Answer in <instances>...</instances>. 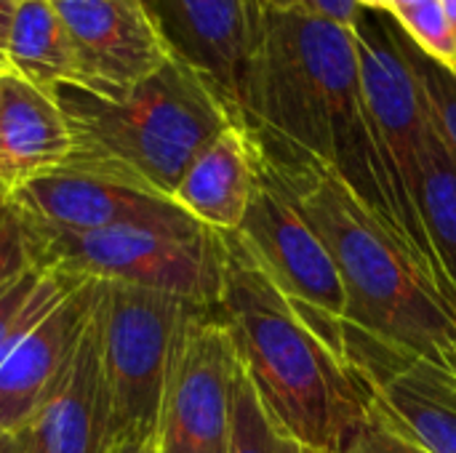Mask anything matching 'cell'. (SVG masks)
Masks as SVG:
<instances>
[{
  "label": "cell",
  "instance_id": "cell-1",
  "mask_svg": "<svg viewBox=\"0 0 456 453\" xmlns=\"http://www.w3.org/2000/svg\"><path fill=\"white\" fill-rule=\"evenodd\" d=\"M240 123L259 144L265 166L334 168L401 235L350 27L289 8H265L246 72Z\"/></svg>",
  "mask_w": 456,
  "mask_h": 453
},
{
  "label": "cell",
  "instance_id": "cell-2",
  "mask_svg": "<svg viewBox=\"0 0 456 453\" xmlns=\"http://www.w3.org/2000/svg\"><path fill=\"white\" fill-rule=\"evenodd\" d=\"M216 304L246 376L267 411L305 446L337 453L371 411V387L291 304L238 232Z\"/></svg>",
  "mask_w": 456,
  "mask_h": 453
},
{
  "label": "cell",
  "instance_id": "cell-3",
  "mask_svg": "<svg viewBox=\"0 0 456 453\" xmlns=\"http://www.w3.org/2000/svg\"><path fill=\"white\" fill-rule=\"evenodd\" d=\"M270 171L339 264L350 315L345 334L422 358L456 376V304L409 243L334 168Z\"/></svg>",
  "mask_w": 456,
  "mask_h": 453
},
{
  "label": "cell",
  "instance_id": "cell-4",
  "mask_svg": "<svg viewBox=\"0 0 456 453\" xmlns=\"http://www.w3.org/2000/svg\"><path fill=\"white\" fill-rule=\"evenodd\" d=\"M51 93L72 139L64 166L168 198L195 158L227 125L240 123L216 85L176 56L115 96L72 83Z\"/></svg>",
  "mask_w": 456,
  "mask_h": 453
},
{
  "label": "cell",
  "instance_id": "cell-5",
  "mask_svg": "<svg viewBox=\"0 0 456 453\" xmlns=\"http://www.w3.org/2000/svg\"><path fill=\"white\" fill-rule=\"evenodd\" d=\"M27 224L35 262L43 270H59L96 283L163 291L200 307L219 304L227 240L224 232L206 224L192 230H56L29 219Z\"/></svg>",
  "mask_w": 456,
  "mask_h": 453
},
{
  "label": "cell",
  "instance_id": "cell-6",
  "mask_svg": "<svg viewBox=\"0 0 456 453\" xmlns=\"http://www.w3.org/2000/svg\"><path fill=\"white\" fill-rule=\"evenodd\" d=\"M200 304L182 296L102 283L96 302L110 446L158 441L160 406L184 326Z\"/></svg>",
  "mask_w": 456,
  "mask_h": 453
},
{
  "label": "cell",
  "instance_id": "cell-7",
  "mask_svg": "<svg viewBox=\"0 0 456 453\" xmlns=\"http://www.w3.org/2000/svg\"><path fill=\"white\" fill-rule=\"evenodd\" d=\"M353 37L358 48L366 112L390 182L395 224L411 251L425 262V267L436 275L438 286L456 304L454 286L441 272L417 211L419 155L430 131V107L422 83L401 45L390 13L366 8L358 24L353 27Z\"/></svg>",
  "mask_w": 456,
  "mask_h": 453
},
{
  "label": "cell",
  "instance_id": "cell-8",
  "mask_svg": "<svg viewBox=\"0 0 456 453\" xmlns=\"http://www.w3.org/2000/svg\"><path fill=\"white\" fill-rule=\"evenodd\" d=\"M238 235L291 304L350 360L345 344L350 315L339 264L265 160L251 208Z\"/></svg>",
  "mask_w": 456,
  "mask_h": 453
},
{
  "label": "cell",
  "instance_id": "cell-9",
  "mask_svg": "<svg viewBox=\"0 0 456 453\" xmlns=\"http://www.w3.org/2000/svg\"><path fill=\"white\" fill-rule=\"evenodd\" d=\"M240 374L243 363L216 307L192 315L166 382L158 422L160 453H230Z\"/></svg>",
  "mask_w": 456,
  "mask_h": 453
},
{
  "label": "cell",
  "instance_id": "cell-10",
  "mask_svg": "<svg viewBox=\"0 0 456 453\" xmlns=\"http://www.w3.org/2000/svg\"><path fill=\"white\" fill-rule=\"evenodd\" d=\"M8 203L29 222L56 230H110V227H200L174 198L136 184L59 166L19 187Z\"/></svg>",
  "mask_w": 456,
  "mask_h": 453
},
{
  "label": "cell",
  "instance_id": "cell-11",
  "mask_svg": "<svg viewBox=\"0 0 456 453\" xmlns=\"http://www.w3.org/2000/svg\"><path fill=\"white\" fill-rule=\"evenodd\" d=\"M75 45L77 83L115 96L174 59L142 0H53Z\"/></svg>",
  "mask_w": 456,
  "mask_h": 453
},
{
  "label": "cell",
  "instance_id": "cell-12",
  "mask_svg": "<svg viewBox=\"0 0 456 453\" xmlns=\"http://www.w3.org/2000/svg\"><path fill=\"white\" fill-rule=\"evenodd\" d=\"M171 53L198 69L240 120L262 11L254 0H142Z\"/></svg>",
  "mask_w": 456,
  "mask_h": 453
},
{
  "label": "cell",
  "instance_id": "cell-13",
  "mask_svg": "<svg viewBox=\"0 0 456 453\" xmlns=\"http://www.w3.org/2000/svg\"><path fill=\"white\" fill-rule=\"evenodd\" d=\"M347 355L371 387V403L430 453H456V376L449 371L345 334Z\"/></svg>",
  "mask_w": 456,
  "mask_h": 453
},
{
  "label": "cell",
  "instance_id": "cell-14",
  "mask_svg": "<svg viewBox=\"0 0 456 453\" xmlns=\"http://www.w3.org/2000/svg\"><path fill=\"white\" fill-rule=\"evenodd\" d=\"M13 438L24 453H107L110 406L96 312L72 360Z\"/></svg>",
  "mask_w": 456,
  "mask_h": 453
},
{
  "label": "cell",
  "instance_id": "cell-15",
  "mask_svg": "<svg viewBox=\"0 0 456 453\" xmlns=\"http://www.w3.org/2000/svg\"><path fill=\"white\" fill-rule=\"evenodd\" d=\"M102 283H80L56 304L0 366V438L16 435L51 392L94 320Z\"/></svg>",
  "mask_w": 456,
  "mask_h": 453
},
{
  "label": "cell",
  "instance_id": "cell-16",
  "mask_svg": "<svg viewBox=\"0 0 456 453\" xmlns=\"http://www.w3.org/2000/svg\"><path fill=\"white\" fill-rule=\"evenodd\" d=\"M72 139L53 93L16 72L0 75V198L67 163Z\"/></svg>",
  "mask_w": 456,
  "mask_h": 453
},
{
  "label": "cell",
  "instance_id": "cell-17",
  "mask_svg": "<svg viewBox=\"0 0 456 453\" xmlns=\"http://www.w3.org/2000/svg\"><path fill=\"white\" fill-rule=\"evenodd\" d=\"M262 176V152L243 123L227 125L187 168L174 200L216 232H238Z\"/></svg>",
  "mask_w": 456,
  "mask_h": 453
},
{
  "label": "cell",
  "instance_id": "cell-18",
  "mask_svg": "<svg viewBox=\"0 0 456 453\" xmlns=\"http://www.w3.org/2000/svg\"><path fill=\"white\" fill-rule=\"evenodd\" d=\"M8 64L11 72L48 93L61 83H77L75 45L53 0H19Z\"/></svg>",
  "mask_w": 456,
  "mask_h": 453
},
{
  "label": "cell",
  "instance_id": "cell-19",
  "mask_svg": "<svg viewBox=\"0 0 456 453\" xmlns=\"http://www.w3.org/2000/svg\"><path fill=\"white\" fill-rule=\"evenodd\" d=\"M417 211L438 267L456 291V155L433 117L419 155Z\"/></svg>",
  "mask_w": 456,
  "mask_h": 453
},
{
  "label": "cell",
  "instance_id": "cell-20",
  "mask_svg": "<svg viewBox=\"0 0 456 453\" xmlns=\"http://www.w3.org/2000/svg\"><path fill=\"white\" fill-rule=\"evenodd\" d=\"M80 283L86 280L59 270L32 267L0 291V366L11 350Z\"/></svg>",
  "mask_w": 456,
  "mask_h": 453
},
{
  "label": "cell",
  "instance_id": "cell-21",
  "mask_svg": "<svg viewBox=\"0 0 456 453\" xmlns=\"http://www.w3.org/2000/svg\"><path fill=\"white\" fill-rule=\"evenodd\" d=\"M230 453H321L297 441L262 403L246 371L235 384Z\"/></svg>",
  "mask_w": 456,
  "mask_h": 453
},
{
  "label": "cell",
  "instance_id": "cell-22",
  "mask_svg": "<svg viewBox=\"0 0 456 453\" xmlns=\"http://www.w3.org/2000/svg\"><path fill=\"white\" fill-rule=\"evenodd\" d=\"M387 13L422 53L456 72V40L444 0H393Z\"/></svg>",
  "mask_w": 456,
  "mask_h": 453
},
{
  "label": "cell",
  "instance_id": "cell-23",
  "mask_svg": "<svg viewBox=\"0 0 456 453\" xmlns=\"http://www.w3.org/2000/svg\"><path fill=\"white\" fill-rule=\"evenodd\" d=\"M398 29V37H401V45L422 83V91H425V99H428V107H430V117L438 128V133L446 139V144L454 150L456 155V72L438 64L436 59H430L428 53H422L406 35L403 29L395 24Z\"/></svg>",
  "mask_w": 456,
  "mask_h": 453
},
{
  "label": "cell",
  "instance_id": "cell-24",
  "mask_svg": "<svg viewBox=\"0 0 456 453\" xmlns=\"http://www.w3.org/2000/svg\"><path fill=\"white\" fill-rule=\"evenodd\" d=\"M32 267L37 262L29 224L8 200H0V291Z\"/></svg>",
  "mask_w": 456,
  "mask_h": 453
},
{
  "label": "cell",
  "instance_id": "cell-25",
  "mask_svg": "<svg viewBox=\"0 0 456 453\" xmlns=\"http://www.w3.org/2000/svg\"><path fill=\"white\" fill-rule=\"evenodd\" d=\"M337 453H430L406 433H401L374 403L369 417L353 430Z\"/></svg>",
  "mask_w": 456,
  "mask_h": 453
},
{
  "label": "cell",
  "instance_id": "cell-26",
  "mask_svg": "<svg viewBox=\"0 0 456 453\" xmlns=\"http://www.w3.org/2000/svg\"><path fill=\"white\" fill-rule=\"evenodd\" d=\"M270 8H289V11H299L307 16H318L342 27H355L358 19L363 16V5L358 0H273ZM265 13V11H262Z\"/></svg>",
  "mask_w": 456,
  "mask_h": 453
},
{
  "label": "cell",
  "instance_id": "cell-27",
  "mask_svg": "<svg viewBox=\"0 0 456 453\" xmlns=\"http://www.w3.org/2000/svg\"><path fill=\"white\" fill-rule=\"evenodd\" d=\"M16 8H19V0H0V75L11 72L8 45H11V29H13V19H16Z\"/></svg>",
  "mask_w": 456,
  "mask_h": 453
},
{
  "label": "cell",
  "instance_id": "cell-28",
  "mask_svg": "<svg viewBox=\"0 0 456 453\" xmlns=\"http://www.w3.org/2000/svg\"><path fill=\"white\" fill-rule=\"evenodd\" d=\"M107 453H160L158 441H123V443H112Z\"/></svg>",
  "mask_w": 456,
  "mask_h": 453
},
{
  "label": "cell",
  "instance_id": "cell-29",
  "mask_svg": "<svg viewBox=\"0 0 456 453\" xmlns=\"http://www.w3.org/2000/svg\"><path fill=\"white\" fill-rule=\"evenodd\" d=\"M0 453H24V449L16 443L13 435H5V438H0Z\"/></svg>",
  "mask_w": 456,
  "mask_h": 453
},
{
  "label": "cell",
  "instance_id": "cell-30",
  "mask_svg": "<svg viewBox=\"0 0 456 453\" xmlns=\"http://www.w3.org/2000/svg\"><path fill=\"white\" fill-rule=\"evenodd\" d=\"M363 8H369V11H390V5H393V0H358Z\"/></svg>",
  "mask_w": 456,
  "mask_h": 453
},
{
  "label": "cell",
  "instance_id": "cell-31",
  "mask_svg": "<svg viewBox=\"0 0 456 453\" xmlns=\"http://www.w3.org/2000/svg\"><path fill=\"white\" fill-rule=\"evenodd\" d=\"M444 5H446V16H449V24H452V32H454L456 40V0H444Z\"/></svg>",
  "mask_w": 456,
  "mask_h": 453
},
{
  "label": "cell",
  "instance_id": "cell-32",
  "mask_svg": "<svg viewBox=\"0 0 456 453\" xmlns=\"http://www.w3.org/2000/svg\"><path fill=\"white\" fill-rule=\"evenodd\" d=\"M256 5H259V11H265V8H270L273 5V0H254Z\"/></svg>",
  "mask_w": 456,
  "mask_h": 453
},
{
  "label": "cell",
  "instance_id": "cell-33",
  "mask_svg": "<svg viewBox=\"0 0 456 453\" xmlns=\"http://www.w3.org/2000/svg\"><path fill=\"white\" fill-rule=\"evenodd\" d=\"M0 200H3V198H0Z\"/></svg>",
  "mask_w": 456,
  "mask_h": 453
}]
</instances>
